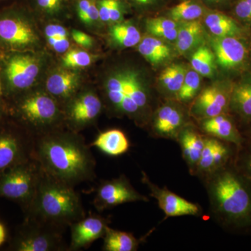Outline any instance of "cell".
<instances>
[{"mask_svg":"<svg viewBox=\"0 0 251 251\" xmlns=\"http://www.w3.org/2000/svg\"><path fill=\"white\" fill-rule=\"evenodd\" d=\"M34 158L43 171L74 187L96 178L90 146L74 130L59 128L36 135Z\"/></svg>","mask_w":251,"mask_h":251,"instance_id":"1","label":"cell"},{"mask_svg":"<svg viewBox=\"0 0 251 251\" xmlns=\"http://www.w3.org/2000/svg\"><path fill=\"white\" fill-rule=\"evenodd\" d=\"M24 215L65 229L86 214L75 187L42 171L34 200Z\"/></svg>","mask_w":251,"mask_h":251,"instance_id":"2","label":"cell"},{"mask_svg":"<svg viewBox=\"0 0 251 251\" xmlns=\"http://www.w3.org/2000/svg\"><path fill=\"white\" fill-rule=\"evenodd\" d=\"M211 193L216 212L226 226L239 232L251 229V185L233 165L219 171Z\"/></svg>","mask_w":251,"mask_h":251,"instance_id":"3","label":"cell"},{"mask_svg":"<svg viewBox=\"0 0 251 251\" xmlns=\"http://www.w3.org/2000/svg\"><path fill=\"white\" fill-rule=\"evenodd\" d=\"M7 115L34 136L62 128L64 112L46 91L33 89L6 100Z\"/></svg>","mask_w":251,"mask_h":251,"instance_id":"4","label":"cell"},{"mask_svg":"<svg viewBox=\"0 0 251 251\" xmlns=\"http://www.w3.org/2000/svg\"><path fill=\"white\" fill-rule=\"evenodd\" d=\"M41 41L36 16L26 3L0 7V49L4 52L36 51Z\"/></svg>","mask_w":251,"mask_h":251,"instance_id":"5","label":"cell"},{"mask_svg":"<svg viewBox=\"0 0 251 251\" xmlns=\"http://www.w3.org/2000/svg\"><path fill=\"white\" fill-rule=\"evenodd\" d=\"M42 65L36 51L5 52L0 61V76L6 101L33 89Z\"/></svg>","mask_w":251,"mask_h":251,"instance_id":"6","label":"cell"},{"mask_svg":"<svg viewBox=\"0 0 251 251\" xmlns=\"http://www.w3.org/2000/svg\"><path fill=\"white\" fill-rule=\"evenodd\" d=\"M42 171L33 157L0 173V198L16 202L25 214L34 200Z\"/></svg>","mask_w":251,"mask_h":251,"instance_id":"7","label":"cell"},{"mask_svg":"<svg viewBox=\"0 0 251 251\" xmlns=\"http://www.w3.org/2000/svg\"><path fill=\"white\" fill-rule=\"evenodd\" d=\"M59 228L36 221L25 218L9 244L10 251H68L69 246L64 242L63 232Z\"/></svg>","mask_w":251,"mask_h":251,"instance_id":"8","label":"cell"},{"mask_svg":"<svg viewBox=\"0 0 251 251\" xmlns=\"http://www.w3.org/2000/svg\"><path fill=\"white\" fill-rule=\"evenodd\" d=\"M35 136L9 116L0 122V173L34 157Z\"/></svg>","mask_w":251,"mask_h":251,"instance_id":"9","label":"cell"},{"mask_svg":"<svg viewBox=\"0 0 251 251\" xmlns=\"http://www.w3.org/2000/svg\"><path fill=\"white\" fill-rule=\"evenodd\" d=\"M65 106L64 122L69 129L78 132L94 123L102 111L103 103L98 94L88 90L75 94Z\"/></svg>","mask_w":251,"mask_h":251,"instance_id":"10","label":"cell"},{"mask_svg":"<svg viewBox=\"0 0 251 251\" xmlns=\"http://www.w3.org/2000/svg\"><path fill=\"white\" fill-rule=\"evenodd\" d=\"M148 201V198L138 193L125 176L104 181L99 185L94 196L93 204L99 212L112 209L125 203Z\"/></svg>","mask_w":251,"mask_h":251,"instance_id":"11","label":"cell"},{"mask_svg":"<svg viewBox=\"0 0 251 251\" xmlns=\"http://www.w3.org/2000/svg\"><path fill=\"white\" fill-rule=\"evenodd\" d=\"M108 221L97 214H91L71 225V241L68 251L80 250L103 238L108 227Z\"/></svg>","mask_w":251,"mask_h":251,"instance_id":"12","label":"cell"},{"mask_svg":"<svg viewBox=\"0 0 251 251\" xmlns=\"http://www.w3.org/2000/svg\"><path fill=\"white\" fill-rule=\"evenodd\" d=\"M142 181L150 188V194L156 200L166 217L196 216L199 214L201 209L197 204L186 201L166 188H161L152 184L145 173H143Z\"/></svg>","mask_w":251,"mask_h":251,"instance_id":"13","label":"cell"},{"mask_svg":"<svg viewBox=\"0 0 251 251\" xmlns=\"http://www.w3.org/2000/svg\"><path fill=\"white\" fill-rule=\"evenodd\" d=\"M80 75L73 69H57L48 77L46 91L59 105H66L77 94L80 85Z\"/></svg>","mask_w":251,"mask_h":251,"instance_id":"14","label":"cell"},{"mask_svg":"<svg viewBox=\"0 0 251 251\" xmlns=\"http://www.w3.org/2000/svg\"><path fill=\"white\" fill-rule=\"evenodd\" d=\"M125 74V98L120 112L127 115H135L148 104V95L140 81L138 73L124 71Z\"/></svg>","mask_w":251,"mask_h":251,"instance_id":"15","label":"cell"},{"mask_svg":"<svg viewBox=\"0 0 251 251\" xmlns=\"http://www.w3.org/2000/svg\"><path fill=\"white\" fill-rule=\"evenodd\" d=\"M213 47L217 63L226 69L237 67L244 62L247 55L245 46L236 36L216 38Z\"/></svg>","mask_w":251,"mask_h":251,"instance_id":"16","label":"cell"},{"mask_svg":"<svg viewBox=\"0 0 251 251\" xmlns=\"http://www.w3.org/2000/svg\"><path fill=\"white\" fill-rule=\"evenodd\" d=\"M231 95L217 87H210L203 91L194 105L196 115L209 118L222 115L229 103Z\"/></svg>","mask_w":251,"mask_h":251,"instance_id":"17","label":"cell"},{"mask_svg":"<svg viewBox=\"0 0 251 251\" xmlns=\"http://www.w3.org/2000/svg\"><path fill=\"white\" fill-rule=\"evenodd\" d=\"M202 128L204 131L215 137L216 139L233 145L236 148L240 147L246 140L233 122L223 114L206 118L203 122Z\"/></svg>","mask_w":251,"mask_h":251,"instance_id":"18","label":"cell"},{"mask_svg":"<svg viewBox=\"0 0 251 251\" xmlns=\"http://www.w3.org/2000/svg\"><path fill=\"white\" fill-rule=\"evenodd\" d=\"M91 146L95 147L108 156H118L128 151L130 143L123 131L110 129L99 133Z\"/></svg>","mask_w":251,"mask_h":251,"instance_id":"19","label":"cell"},{"mask_svg":"<svg viewBox=\"0 0 251 251\" xmlns=\"http://www.w3.org/2000/svg\"><path fill=\"white\" fill-rule=\"evenodd\" d=\"M183 122V116L178 109L171 105H164L157 112L154 128L161 136L174 137Z\"/></svg>","mask_w":251,"mask_h":251,"instance_id":"20","label":"cell"},{"mask_svg":"<svg viewBox=\"0 0 251 251\" xmlns=\"http://www.w3.org/2000/svg\"><path fill=\"white\" fill-rule=\"evenodd\" d=\"M72 0H26V4L35 16L56 19L67 14Z\"/></svg>","mask_w":251,"mask_h":251,"instance_id":"21","label":"cell"},{"mask_svg":"<svg viewBox=\"0 0 251 251\" xmlns=\"http://www.w3.org/2000/svg\"><path fill=\"white\" fill-rule=\"evenodd\" d=\"M103 250L105 251H135L139 242L129 232L107 227L103 237Z\"/></svg>","mask_w":251,"mask_h":251,"instance_id":"22","label":"cell"},{"mask_svg":"<svg viewBox=\"0 0 251 251\" xmlns=\"http://www.w3.org/2000/svg\"><path fill=\"white\" fill-rule=\"evenodd\" d=\"M204 140L202 137L193 130H186L180 136V144L183 156L188 164L191 167H197L201 158Z\"/></svg>","mask_w":251,"mask_h":251,"instance_id":"23","label":"cell"},{"mask_svg":"<svg viewBox=\"0 0 251 251\" xmlns=\"http://www.w3.org/2000/svg\"><path fill=\"white\" fill-rule=\"evenodd\" d=\"M138 51L148 62L159 64L171 56V49L160 39L151 36L144 38L139 43Z\"/></svg>","mask_w":251,"mask_h":251,"instance_id":"24","label":"cell"},{"mask_svg":"<svg viewBox=\"0 0 251 251\" xmlns=\"http://www.w3.org/2000/svg\"><path fill=\"white\" fill-rule=\"evenodd\" d=\"M204 23L209 31L217 37L236 36L240 33L241 29L233 19L219 13L208 15Z\"/></svg>","mask_w":251,"mask_h":251,"instance_id":"25","label":"cell"},{"mask_svg":"<svg viewBox=\"0 0 251 251\" xmlns=\"http://www.w3.org/2000/svg\"><path fill=\"white\" fill-rule=\"evenodd\" d=\"M202 34V25L199 21H189L178 30L176 47L180 52H186L199 42Z\"/></svg>","mask_w":251,"mask_h":251,"instance_id":"26","label":"cell"},{"mask_svg":"<svg viewBox=\"0 0 251 251\" xmlns=\"http://www.w3.org/2000/svg\"><path fill=\"white\" fill-rule=\"evenodd\" d=\"M110 36L119 46L125 48L133 47L141 41L139 30L129 23H117L112 25Z\"/></svg>","mask_w":251,"mask_h":251,"instance_id":"27","label":"cell"},{"mask_svg":"<svg viewBox=\"0 0 251 251\" xmlns=\"http://www.w3.org/2000/svg\"><path fill=\"white\" fill-rule=\"evenodd\" d=\"M48 44L57 53H65L70 49V39L67 29L59 24H49L45 28Z\"/></svg>","mask_w":251,"mask_h":251,"instance_id":"28","label":"cell"},{"mask_svg":"<svg viewBox=\"0 0 251 251\" xmlns=\"http://www.w3.org/2000/svg\"><path fill=\"white\" fill-rule=\"evenodd\" d=\"M71 9L74 10L81 22L88 26L100 21L97 0H72Z\"/></svg>","mask_w":251,"mask_h":251,"instance_id":"29","label":"cell"},{"mask_svg":"<svg viewBox=\"0 0 251 251\" xmlns=\"http://www.w3.org/2000/svg\"><path fill=\"white\" fill-rule=\"evenodd\" d=\"M215 56L209 48H199L191 57V66L195 72L203 76H211L215 69Z\"/></svg>","mask_w":251,"mask_h":251,"instance_id":"30","label":"cell"},{"mask_svg":"<svg viewBox=\"0 0 251 251\" xmlns=\"http://www.w3.org/2000/svg\"><path fill=\"white\" fill-rule=\"evenodd\" d=\"M233 166L251 185V140L246 139L240 147L236 148Z\"/></svg>","mask_w":251,"mask_h":251,"instance_id":"31","label":"cell"},{"mask_svg":"<svg viewBox=\"0 0 251 251\" xmlns=\"http://www.w3.org/2000/svg\"><path fill=\"white\" fill-rule=\"evenodd\" d=\"M203 13L202 6L191 0H185L176 4L170 11V16L175 21H196Z\"/></svg>","mask_w":251,"mask_h":251,"instance_id":"32","label":"cell"},{"mask_svg":"<svg viewBox=\"0 0 251 251\" xmlns=\"http://www.w3.org/2000/svg\"><path fill=\"white\" fill-rule=\"evenodd\" d=\"M186 74L182 66L174 64L166 68L161 73L160 80L169 92L177 94L183 85Z\"/></svg>","mask_w":251,"mask_h":251,"instance_id":"33","label":"cell"},{"mask_svg":"<svg viewBox=\"0 0 251 251\" xmlns=\"http://www.w3.org/2000/svg\"><path fill=\"white\" fill-rule=\"evenodd\" d=\"M93 62V56L83 50L69 49L62 57L64 68L69 69H83Z\"/></svg>","mask_w":251,"mask_h":251,"instance_id":"34","label":"cell"},{"mask_svg":"<svg viewBox=\"0 0 251 251\" xmlns=\"http://www.w3.org/2000/svg\"><path fill=\"white\" fill-rule=\"evenodd\" d=\"M199 75L200 74L195 71L186 72L183 85L176 94L179 100H188L194 97L201 85Z\"/></svg>","mask_w":251,"mask_h":251,"instance_id":"35","label":"cell"},{"mask_svg":"<svg viewBox=\"0 0 251 251\" xmlns=\"http://www.w3.org/2000/svg\"><path fill=\"white\" fill-rule=\"evenodd\" d=\"M218 139H205L201 158L198 162V171L203 173H211L214 170V153Z\"/></svg>","mask_w":251,"mask_h":251,"instance_id":"36","label":"cell"},{"mask_svg":"<svg viewBox=\"0 0 251 251\" xmlns=\"http://www.w3.org/2000/svg\"><path fill=\"white\" fill-rule=\"evenodd\" d=\"M125 6L122 0H109V18L110 23H119L121 21Z\"/></svg>","mask_w":251,"mask_h":251,"instance_id":"37","label":"cell"},{"mask_svg":"<svg viewBox=\"0 0 251 251\" xmlns=\"http://www.w3.org/2000/svg\"><path fill=\"white\" fill-rule=\"evenodd\" d=\"M72 39L75 43L85 49H90L93 47L94 40L93 38L82 31L73 29L72 31Z\"/></svg>","mask_w":251,"mask_h":251,"instance_id":"38","label":"cell"},{"mask_svg":"<svg viewBox=\"0 0 251 251\" xmlns=\"http://www.w3.org/2000/svg\"><path fill=\"white\" fill-rule=\"evenodd\" d=\"M147 29L150 34H153L157 37L163 38L166 40L175 41L177 38V28L164 29V28L148 27Z\"/></svg>","mask_w":251,"mask_h":251,"instance_id":"39","label":"cell"},{"mask_svg":"<svg viewBox=\"0 0 251 251\" xmlns=\"http://www.w3.org/2000/svg\"><path fill=\"white\" fill-rule=\"evenodd\" d=\"M236 15L244 20L251 22V0H241L235 7Z\"/></svg>","mask_w":251,"mask_h":251,"instance_id":"40","label":"cell"},{"mask_svg":"<svg viewBox=\"0 0 251 251\" xmlns=\"http://www.w3.org/2000/svg\"><path fill=\"white\" fill-rule=\"evenodd\" d=\"M146 27L164 28V29H175L177 28L176 21L171 19L156 18H150L146 22Z\"/></svg>","mask_w":251,"mask_h":251,"instance_id":"41","label":"cell"},{"mask_svg":"<svg viewBox=\"0 0 251 251\" xmlns=\"http://www.w3.org/2000/svg\"><path fill=\"white\" fill-rule=\"evenodd\" d=\"M127 1H130L131 4H134L135 6L144 7V6L153 4L156 0H127Z\"/></svg>","mask_w":251,"mask_h":251,"instance_id":"42","label":"cell"},{"mask_svg":"<svg viewBox=\"0 0 251 251\" xmlns=\"http://www.w3.org/2000/svg\"><path fill=\"white\" fill-rule=\"evenodd\" d=\"M6 230L4 225L0 222V247L6 241Z\"/></svg>","mask_w":251,"mask_h":251,"instance_id":"43","label":"cell"},{"mask_svg":"<svg viewBox=\"0 0 251 251\" xmlns=\"http://www.w3.org/2000/svg\"><path fill=\"white\" fill-rule=\"evenodd\" d=\"M7 116V110H6V101L0 102V122Z\"/></svg>","mask_w":251,"mask_h":251,"instance_id":"44","label":"cell"},{"mask_svg":"<svg viewBox=\"0 0 251 251\" xmlns=\"http://www.w3.org/2000/svg\"><path fill=\"white\" fill-rule=\"evenodd\" d=\"M18 1H19V0H0V7L14 4V3L18 2Z\"/></svg>","mask_w":251,"mask_h":251,"instance_id":"45","label":"cell"},{"mask_svg":"<svg viewBox=\"0 0 251 251\" xmlns=\"http://www.w3.org/2000/svg\"><path fill=\"white\" fill-rule=\"evenodd\" d=\"M6 101L4 98V90H3L2 82H1V76H0V102Z\"/></svg>","mask_w":251,"mask_h":251,"instance_id":"46","label":"cell"},{"mask_svg":"<svg viewBox=\"0 0 251 251\" xmlns=\"http://www.w3.org/2000/svg\"><path fill=\"white\" fill-rule=\"evenodd\" d=\"M5 52L1 49H0V61L2 58L3 55H4Z\"/></svg>","mask_w":251,"mask_h":251,"instance_id":"47","label":"cell"},{"mask_svg":"<svg viewBox=\"0 0 251 251\" xmlns=\"http://www.w3.org/2000/svg\"><path fill=\"white\" fill-rule=\"evenodd\" d=\"M249 139L251 140V130L250 133H249Z\"/></svg>","mask_w":251,"mask_h":251,"instance_id":"48","label":"cell"},{"mask_svg":"<svg viewBox=\"0 0 251 251\" xmlns=\"http://www.w3.org/2000/svg\"><path fill=\"white\" fill-rule=\"evenodd\" d=\"M210 1H221V0H210Z\"/></svg>","mask_w":251,"mask_h":251,"instance_id":"49","label":"cell"}]
</instances>
